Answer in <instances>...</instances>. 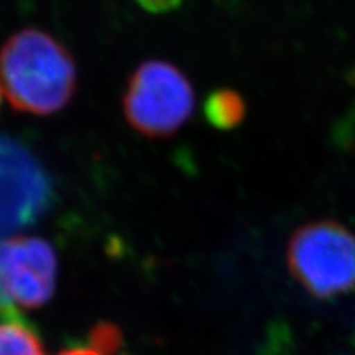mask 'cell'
Listing matches in <instances>:
<instances>
[{
  "instance_id": "2",
  "label": "cell",
  "mask_w": 355,
  "mask_h": 355,
  "mask_svg": "<svg viewBox=\"0 0 355 355\" xmlns=\"http://www.w3.org/2000/svg\"><path fill=\"white\" fill-rule=\"evenodd\" d=\"M194 87L178 66L144 61L128 78L122 109L133 130L148 139H168L193 115Z\"/></svg>"
},
{
  "instance_id": "10",
  "label": "cell",
  "mask_w": 355,
  "mask_h": 355,
  "mask_svg": "<svg viewBox=\"0 0 355 355\" xmlns=\"http://www.w3.org/2000/svg\"><path fill=\"white\" fill-rule=\"evenodd\" d=\"M58 355H99L97 352H94L92 349H86V347H73L68 350H63Z\"/></svg>"
},
{
  "instance_id": "4",
  "label": "cell",
  "mask_w": 355,
  "mask_h": 355,
  "mask_svg": "<svg viewBox=\"0 0 355 355\" xmlns=\"http://www.w3.org/2000/svg\"><path fill=\"white\" fill-rule=\"evenodd\" d=\"M58 260L50 242L38 237L0 241V319L24 322L20 308L37 309L55 293Z\"/></svg>"
},
{
  "instance_id": "8",
  "label": "cell",
  "mask_w": 355,
  "mask_h": 355,
  "mask_svg": "<svg viewBox=\"0 0 355 355\" xmlns=\"http://www.w3.org/2000/svg\"><path fill=\"white\" fill-rule=\"evenodd\" d=\"M123 336L112 322H99L89 332V345L99 355H115L122 349Z\"/></svg>"
},
{
  "instance_id": "3",
  "label": "cell",
  "mask_w": 355,
  "mask_h": 355,
  "mask_svg": "<svg viewBox=\"0 0 355 355\" xmlns=\"http://www.w3.org/2000/svg\"><path fill=\"white\" fill-rule=\"evenodd\" d=\"M288 263L311 295L331 298L355 288V234L334 220L311 222L293 234Z\"/></svg>"
},
{
  "instance_id": "11",
  "label": "cell",
  "mask_w": 355,
  "mask_h": 355,
  "mask_svg": "<svg viewBox=\"0 0 355 355\" xmlns=\"http://www.w3.org/2000/svg\"><path fill=\"white\" fill-rule=\"evenodd\" d=\"M0 96H2V91H0Z\"/></svg>"
},
{
  "instance_id": "9",
  "label": "cell",
  "mask_w": 355,
  "mask_h": 355,
  "mask_svg": "<svg viewBox=\"0 0 355 355\" xmlns=\"http://www.w3.org/2000/svg\"><path fill=\"white\" fill-rule=\"evenodd\" d=\"M137 3L148 13H168L183 3V0H137Z\"/></svg>"
},
{
  "instance_id": "7",
  "label": "cell",
  "mask_w": 355,
  "mask_h": 355,
  "mask_svg": "<svg viewBox=\"0 0 355 355\" xmlns=\"http://www.w3.org/2000/svg\"><path fill=\"white\" fill-rule=\"evenodd\" d=\"M0 355H44L37 331L28 322H0Z\"/></svg>"
},
{
  "instance_id": "5",
  "label": "cell",
  "mask_w": 355,
  "mask_h": 355,
  "mask_svg": "<svg viewBox=\"0 0 355 355\" xmlns=\"http://www.w3.org/2000/svg\"><path fill=\"white\" fill-rule=\"evenodd\" d=\"M53 183L24 144L0 135V239L32 227L50 211Z\"/></svg>"
},
{
  "instance_id": "6",
  "label": "cell",
  "mask_w": 355,
  "mask_h": 355,
  "mask_svg": "<svg viewBox=\"0 0 355 355\" xmlns=\"http://www.w3.org/2000/svg\"><path fill=\"white\" fill-rule=\"evenodd\" d=\"M245 99L234 89H216L204 102V117L217 130H234L245 121Z\"/></svg>"
},
{
  "instance_id": "1",
  "label": "cell",
  "mask_w": 355,
  "mask_h": 355,
  "mask_svg": "<svg viewBox=\"0 0 355 355\" xmlns=\"http://www.w3.org/2000/svg\"><path fill=\"white\" fill-rule=\"evenodd\" d=\"M76 86V61L50 33L24 28L0 48V91L19 112H60L73 99Z\"/></svg>"
}]
</instances>
